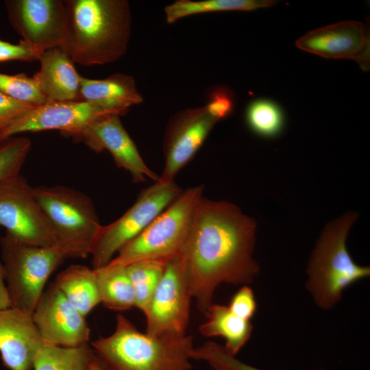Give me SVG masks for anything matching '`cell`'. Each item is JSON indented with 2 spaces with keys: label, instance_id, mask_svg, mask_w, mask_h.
<instances>
[{
  "label": "cell",
  "instance_id": "1",
  "mask_svg": "<svg viewBox=\"0 0 370 370\" xmlns=\"http://www.w3.org/2000/svg\"><path fill=\"white\" fill-rule=\"evenodd\" d=\"M256 223L227 201H198L180 254L192 297L205 313L221 283L251 282L259 271L252 257Z\"/></svg>",
  "mask_w": 370,
  "mask_h": 370
},
{
  "label": "cell",
  "instance_id": "2",
  "mask_svg": "<svg viewBox=\"0 0 370 370\" xmlns=\"http://www.w3.org/2000/svg\"><path fill=\"white\" fill-rule=\"evenodd\" d=\"M69 35L65 50L74 63L102 65L123 57L132 32L127 0H66Z\"/></svg>",
  "mask_w": 370,
  "mask_h": 370
},
{
  "label": "cell",
  "instance_id": "3",
  "mask_svg": "<svg viewBox=\"0 0 370 370\" xmlns=\"http://www.w3.org/2000/svg\"><path fill=\"white\" fill-rule=\"evenodd\" d=\"M90 345L110 370H190L192 367V336L142 333L121 314L116 316L114 332Z\"/></svg>",
  "mask_w": 370,
  "mask_h": 370
},
{
  "label": "cell",
  "instance_id": "4",
  "mask_svg": "<svg viewBox=\"0 0 370 370\" xmlns=\"http://www.w3.org/2000/svg\"><path fill=\"white\" fill-rule=\"evenodd\" d=\"M357 218L356 212H348L329 223L312 252L306 287L321 308L334 306L344 289L370 275L369 267L356 264L346 247L348 232Z\"/></svg>",
  "mask_w": 370,
  "mask_h": 370
},
{
  "label": "cell",
  "instance_id": "5",
  "mask_svg": "<svg viewBox=\"0 0 370 370\" xmlns=\"http://www.w3.org/2000/svg\"><path fill=\"white\" fill-rule=\"evenodd\" d=\"M47 217L64 258H85L101 227L95 206L84 193L64 186H31Z\"/></svg>",
  "mask_w": 370,
  "mask_h": 370
},
{
  "label": "cell",
  "instance_id": "6",
  "mask_svg": "<svg viewBox=\"0 0 370 370\" xmlns=\"http://www.w3.org/2000/svg\"><path fill=\"white\" fill-rule=\"evenodd\" d=\"M203 191L202 185L182 190L140 234L125 245L109 263L126 266L140 260H166L179 256Z\"/></svg>",
  "mask_w": 370,
  "mask_h": 370
},
{
  "label": "cell",
  "instance_id": "7",
  "mask_svg": "<svg viewBox=\"0 0 370 370\" xmlns=\"http://www.w3.org/2000/svg\"><path fill=\"white\" fill-rule=\"evenodd\" d=\"M0 247L12 307L32 314L48 278L64 257L58 247L29 245L7 233Z\"/></svg>",
  "mask_w": 370,
  "mask_h": 370
},
{
  "label": "cell",
  "instance_id": "8",
  "mask_svg": "<svg viewBox=\"0 0 370 370\" xmlns=\"http://www.w3.org/2000/svg\"><path fill=\"white\" fill-rule=\"evenodd\" d=\"M182 192L174 181L158 180L143 190L132 206L120 218L101 225L90 254L93 269L108 264L115 254L140 234Z\"/></svg>",
  "mask_w": 370,
  "mask_h": 370
},
{
  "label": "cell",
  "instance_id": "9",
  "mask_svg": "<svg viewBox=\"0 0 370 370\" xmlns=\"http://www.w3.org/2000/svg\"><path fill=\"white\" fill-rule=\"evenodd\" d=\"M16 240L33 246L57 247L53 228L20 174L0 181V227Z\"/></svg>",
  "mask_w": 370,
  "mask_h": 370
},
{
  "label": "cell",
  "instance_id": "10",
  "mask_svg": "<svg viewBox=\"0 0 370 370\" xmlns=\"http://www.w3.org/2000/svg\"><path fill=\"white\" fill-rule=\"evenodd\" d=\"M5 5L21 41L40 55L49 49H65L69 23L64 1L8 0Z\"/></svg>",
  "mask_w": 370,
  "mask_h": 370
},
{
  "label": "cell",
  "instance_id": "11",
  "mask_svg": "<svg viewBox=\"0 0 370 370\" xmlns=\"http://www.w3.org/2000/svg\"><path fill=\"white\" fill-rule=\"evenodd\" d=\"M191 298L181 258L166 260L162 278L145 313V333L152 336L185 334Z\"/></svg>",
  "mask_w": 370,
  "mask_h": 370
},
{
  "label": "cell",
  "instance_id": "12",
  "mask_svg": "<svg viewBox=\"0 0 370 370\" xmlns=\"http://www.w3.org/2000/svg\"><path fill=\"white\" fill-rule=\"evenodd\" d=\"M63 136L84 143L91 150L99 153L107 150L116 165L127 171L134 183L147 177L156 182L160 175L145 164L130 136L123 127L120 116L108 114Z\"/></svg>",
  "mask_w": 370,
  "mask_h": 370
},
{
  "label": "cell",
  "instance_id": "13",
  "mask_svg": "<svg viewBox=\"0 0 370 370\" xmlns=\"http://www.w3.org/2000/svg\"><path fill=\"white\" fill-rule=\"evenodd\" d=\"M217 122L206 106L188 108L171 117L164 133V165L158 181H174L175 175L195 156Z\"/></svg>",
  "mask_w": 370,
  "mask_h": 370
},
{
  "label": "cell",
  "instance_id": "14",
  "mask_svg": "<svg viewBox=\"0 0 370 370\" xmlns=\"http://www.w3.org/2000/svg\"><path fill=\"white\" fill-rule=\"evenodd\" d=\"M44 344L77 347L88 344L90 330L85 317L53 282L45 290L32 313Z\"/></svg>",
  "mask_w": 370,
  "mask_h": 370
},
{
  "label": "cell",
  "instance_id": "15",
  "mask_svg": "<svg viewBox=\"0 0 370 370\" xmlns=\"http://www.w3.org/2000/svg\"><path fill=\"white\" fill-rule=\"evenodd\" d=\"M295 45L324 58L352 60L362 70L369 69V31L360 21H344L310 31Z\"/></svg>",
  "mask_w": 370,
  "mask_h": 370
},
{
  "label": "cell",
  "instance_id": "16",
  "mask_svg": "<svg viewBox=\"0 0 370 370\" xmlns=\"http://www.w3.org/2000/svg\"><path fill=\"white\" fill-rule=\"evenodd\" d=\"M108 114L114 113L82 100L45 103L32 108L1 130L0 143L25 132L56 130L63 135Z\"/></svg>",
  "mask_w": 370,
  "mask_h": 370
},
{
  "label": "cell",
  "instance_id": "17",
  "mask_svg": "<svg viewBox=\"0 0 370 370\" xmlns=\"http://www.w3.org/2000/svg\"><path fill=\"white\" fill-rule=\"evenodd\" d=\"M44 343L32 314L14 307L0 310V354L9 370H33Z\"/></svg>",
  "mask_w": 370,
  "mask_h": 370
},
{
  "label": "cell",
  "instance_id": "18",
  "mask_svg": "<svg viewBox=\"0 0 370 370\" xmlns=\"http://www.w3.org/2000/svg\"><path fill=\"white\" fill-rule=\"evenodd\" d=\"M40 67L32 77L46 103L79 101L81 75L68 52L61 47L44 51Z\"/></svg>",
  "mask_w": 370,
  "mask_h": 370
},
{
  "label": "cell",
  "instance_id": "19",
  "mask_svg": "<svg viewBox=\"0 0 370 370\" xmlns=\"http://www.w3.org/2000/svg\"><path fill=\"white\" fill-rule=\"evenodd\" d=\"M79 98L119 116L125 115L130 107L143 101L134 78L121 73L101 79L81 77Z\"/></svg>",
  "mask_w": 370,
  "mask_h": 370
},
{
  "label": "cell",
  "instance_id": "20",
  "mask_svg": "<svg viewBox=\"0 0 370 370\" xmlns=\"http://www.w3.org/2000/svg\"><path fill=\"white\" fill-rule=\"evenodd\" d=\"M207 321L199 330L205 336H222L225 339V349L234 356L251 336L253 326L249 321L235 315L228 306L211 304L206 312Z\"/></svg>",
  "mask_w": 370,
  "mask_h": 370
},
{
  "label": "cell",
  "instance_id": "21",
  "mask_svg": "<svg viewBox=\"0 0 370 370\" xmlns=\"http://www.w3.org/2000/svg\"><path fill=\"white\" fill-rule=\"evenodd\" d=\"M54 283L84 317L101 303L94 269L81 264L71 265L57 275Z\"/></svg>",
  "mask_w": 370,
  "mask_h": 370
},
{
  "label": "cell",
  "instance_id": "22",
  "mask_svg": "<svg viewBox=\"0 0 370 370\" xmlns=\"http://www.w3.org/2000/svg\"><path fill=\"white\" fill-rule=\"evenodd\" d=\"M95 273L100 301L106 308L122 311L135 307L134 290L125 265L108 263Z\"/></svg>",
  "mask_w": 370,
  "mask_h": 370
},
{
  "label": "cell",
  "instance_id": "23",
  "mask_svg": "<svg viewBox=\"0 0 370 370\" xmlns=\"http://www.w3.org/2000/svg\"><path fill=\"white\" fill-rule=\"evenodd\" d=\"M278 1L273 0H177L164 8L168 24L194 14L223 11H253L271 8Z\"/></svg>",
  "mask_w": 370,
  "mask_h": 370
},
{
  "label": "cell",
  "instance_id": "24",
  "mask_svg": "<svg viewBox=\"0 0 370 370\" xmlns=\"http://www.w3.org/2000/svg\"><path fill=\"white\" fill-rule=\"evenodd\" d=\"M92 353L89 344L77 347L44 344L35 357L33 370H88Z\"/></svg>",
  "mask_w": 370,
  "mask_h": 370
},
{
  "label": "cell",
  "instance_id": "25",
  "mask_svg": "<svg viewBox=\"0 0 370 370\" xmlns=\"http://www.w3.org/2000/svg\"><path fill=\"white\" fill-rule=\"evenodd\" d=\"M165 261L140 260L126 265V270L135 294V307L144 314L162 278Z\"/></svg>",
  "mask_w": 370,
  "mask_h": 370
},
{
  "label": "cell",
  "instance_id": "26",
  "mask_svg": "<svg viewBox=\"0 0 370 370\" xmlns=\"http://www.w3.org/2000/svg\"><path fill=\"white\" fill-rule=\"evenodd\" d=\"M247 127L255 134L266 138H273L282 132L285 117L280 106L268 99L251 101L245 110Z\"/></svg>",
  "mask_w": 370,
  "mask_h": 370
},
{
  "label": "cell",
  "instance_id": "27",
  "mask_svg": "<svg viewBox=\"0 0 370 370\" xmlns=\"http://www.w3.org/2000/svg\"><path fill=\"white\" fill-rule=\"evenodd\" d=\"M0 91L17 101L34 106L46 103L34 78L25 73L8 75L0 73Z\"/></svg>",
  "mask_w": 370,
  "mask_h": 370
},
{
  "label": "cell",
  "instance_id": "28",
  "mask_svg": "<svg viewBox=\"0 0 370 370\" xmlns=\"http://www.w3.org/2000/svg\"><path fill=\"white\" fill-rule=\"evenodd\" d=\"M31 148V140L24 136L3 142L0 145V181L20 173Z\"/></svg>",
  "mask_w": 370,
  "mask_h": 370
},
{
  "label": "cell",
  "instance_id": "29",
  "mask_svg": "<svg viewBox=\"0 0 370 370\" xmlns=\"http://www.w3.org/2000/svg\"><path fill=\"white\" fill-rule=\"evenodd\" d=\"M190 354L191 359L206 361L214 370H261L238 360L223 346L212 341L193 347Z\"/></svg>",
  "mask_w": 370,
  "mask_h": 370
},
{
  "label": "cell",
  "instance_id": "30",
  "mask_svg": "<svg viewBox=\"0 0 370 370\" xmlns=\"http://www.w3.org/2000/svg\"><path fill=\"white\" fill-rule=\"evenodd\" d=\"M232 92L223 86L213 88L209 95V101L205 106L208 113L217 121L227 118L234 107Z\"/></svg>",
  "mask_w": 370,
  "mask_h": 370
},
{
  "label": "cell",
  "instance_id": "31",
  "mask_svg": "<svg viewBox=\"0 0 370 370\" xmlns=\"http://www.w3.org/2000/svg\"><path fill=\"white\" fill-rule=\"evenodd\" d=\"M256 306L252 289L243 286L232 296L228 308L235 315L249 321L256 312Z\"/></svg>",
  "mask_w": 370,
  "mask_h": 370
},
{
  "label": "cell",
  "instance_id": "32",
  "mask_svg": "<svg viewBox=\"0 0 370 370\" xmlns=\"http://www.w3.org/2000/svg\"><path fill=\"white\" fill-rule=\"evenodd\" d=\"M34 107L0 91V132Z\"/></svg>",
  "mask_w": 370,
  "mask_h": 370
},
{
  "label": "cell",
  "instance_id": "33",
  "mask_svg": "<svg viewBox=\"0 0 370 370\" xmlns=\"http://www.w3.org/2000/svg\"><path fill=\"white\" fill-rule=\"evenodd\" d=\"M40 54L20 40L17 45L0 40V63L11 60H38Z\"/></svg>",
  "mask_w": 370,
  "mask_h": 370
},
{
  "label": "cell",
  "instance_id": "34",
  "mask_svg": "<svg viewBox=\"0 0 370 370\" xmlns=\"http://www.w3.org/2000/svg\"><path fill=\"white\" fill-rule=\"evenodd\" d=\"M10 307H12V304L5 282V271L0 260V310Z\"/></svg>",
  "mask_w": 370,
  "mask_h": 370
},
{
  "label": "cell",
  "instance_id": "35",
  "mask_svg": "<svg viewBox=\"0 0 370 370\" xmlns=\"http://www.w3.org/2000/svg\"><path fill=\"white\" fill-rule=\"evenodd\" d=\"M88 370H110L106 363L95 353L90 358Z\"/></svg>",
  "mask_w": 370,
  "mask_h": 370
}]
</instances>
